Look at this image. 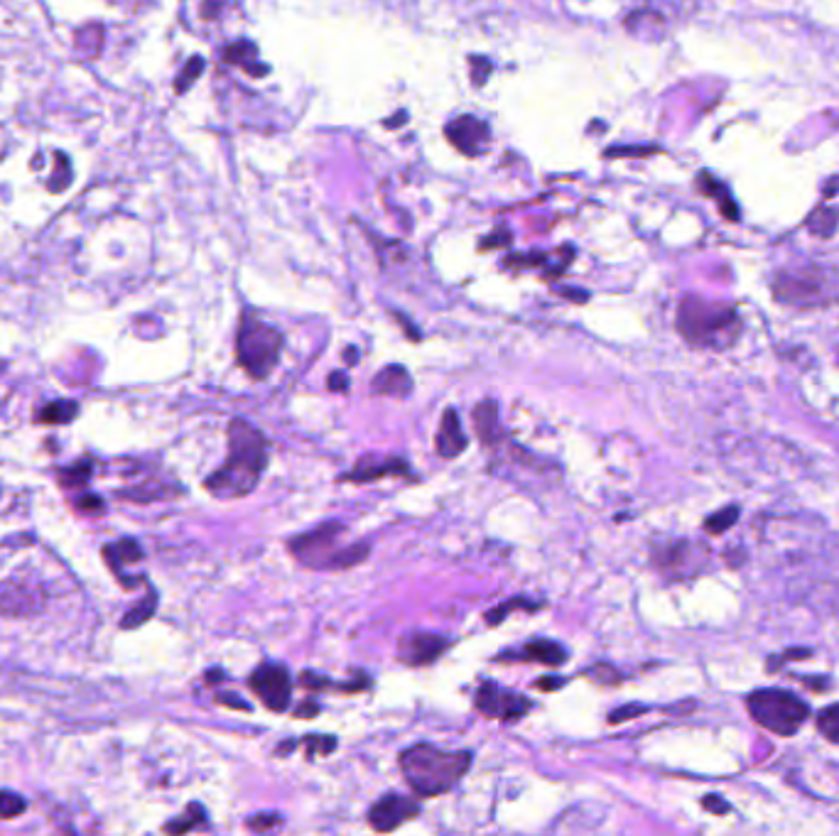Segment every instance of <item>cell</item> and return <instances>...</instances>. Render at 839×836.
<instances>
[{
  "mask_svg": "<svg viewBox=\"0 0 839 836\" xmlns=\"http://www.w3.org/2000/svg\"><path fill=\"white\" fill-rule=\"evenodd\" d=\"M805 226H808V231L815 233V236L832 238L839 226V211L830 209V206H820V209H815L813 214L808 216Z\"/></svg>",
  "mask_w": 839,
  "mask_h": 836,
  "instance_id": "24",
  "label": "cell"
},
{
  "mask_svg": "<svg viewBox=\"0 0 839 836\" xmlns=\"http://www.w3.org/2000/svg\"><path fill=\"white\" fill-rule=\"evenodd\" d=\"M511 608H528V611H533V608H538V606L528 604V601H525V599H511V601H508V604L496 606L494 611L486 613V623H489V626H496V623H501L503 618H506V613L511 611Z\"/></svg>",
  "mask_w": 839,
  "mask_h": 836,
  "instance_id": "35",
  "label": "cell"
},
{
  "mask_svg": "<svg viewBox=\"0 0 839 836\" xmlns=\"http://www.w3.org/2000/svg\"><path fill=\"white\" fill-rule=\"evenodd\" d=\"M472 760L469 751H442L430 743H418L405 748L398 763L415 795L437 797L452 790L467 775Z\"/></svg>",
  "mask_w": 839,
  "mask_h": 836,
  "instance_id": "2",
  "label": "cell"
},
{
  "mask_svg": "<svg viewBox=\"0 0 839 836\" xmlns=\"http://www.w3.org/2000/svg\"><path fill=\"white\" fill-rule=\"evenodd\" d=\"M202 824H207V812H204L202 805L192 802V805L184 810V814H180L177 819H172V822H167L165 827H162V832H165L167 836H184L192 832V829L202 827Z\"/></svg>",
  "mask_w": 839,
  "mask_h": 836,
  "instance_id": "23",
  "label": "cell"
},
{
  "mask_svg": "<svg viewBox=\"0 0 839 836\" xmlns=\"http://www.w3.org/2000/svg\"><path fill=\"white\" fill-rule=\"evenodd\" d=\"M810 655H813V650H808V648H790L783 655H773V658L768 660V672H778V665H786V662L808 660Z\"/></svg>",
  "mask_w": 839,
  "mask_h": 836,
  "instance_id": "36",
  "label": "cell"
},
{
  "mask_svg": "<svg viewBox=\"0 0 839 836\" xmlns=\"http://www.w3.org/2000/svg\"><path fill=\"white\" fill-rule=\"evenodd\" d=\"M104 557H106L108 567L113 569V574L121 579L123 567H126V564H135L143 559V547H140L135 540H131V537H126V540H118L116 545H106Z\"/></svg>",
  "mask_w": 839,
  "mask_h": 836,
  "instance_id": "21",
  "label": "cell"
},
{
  "mask_svg": "<svg viewBox=\"0 0 839 836\" xmlns=\"http://www.w3.org/2000/svg\"><path fill=\"white\" fill-rule=\"evenodd\" d=\"M371 390L376 395L386 398H408L413 393V378L403 366H386L376 373L371 380Z\"/></svg>",
  "mask_w": 839,
  "mask_h": 836,
  "instance_id": "18",
  "label": "cell"
},
{
  "mask_svg": "<svg viewBox=\"0 0 839 836\" xmlns=\"http://www.w3.org/2000/svg\"><path fill=\"white\" fill-rule=\"evenodd\" d=\"M27 810L23 795L10 790H0V819H15Z\"/></svg>",
  "mask_w": 839,
  "mask_h": 836,
  "instance_id": "32",
  "label": "cell"
},
{
  "mask_svg": "<svg viewBox=\"0 0 839 836\" xmlns=\"http://www.w3.org/2000/svg\"><path fill=\"white\" fill-rule=\"evenodd\" d=\"M449 648V640L445 635L437 633H408L400 638L398 643V660H403L405 665H430L440 658L442 653Z\"/></svg>",
  "mask_w": 839,
  "mask_h": 836,
  "instance_id": "12",
  "label": "cell"
},
{
  "mask_svg": "<svg viewBox=\"0 0 839 836\" xmlns=\"http://www.w3.org/2000/svg\"><path fill=\"white\" fill-rule=\"evenodd\" d=\"M646 711H648L646 704H626V707L611 711V714H609V724H624V721L636 719V716L646 714Z\"/></svg>",
  "mask_w": 839,
  "mask_h": 836,
  "instance_id": "37",
  "label": "cell"
},
{
  "mask_svg": "<svg viewBox=\"0 0 839 836\" xmlns=\"http://www.w3.org/2000/svg\"><path fill=\"white\" fill-rule=\"evenodd\" d=\"M319 711V704L317 702H307L305 707H300L295 711V716L297 719H312V716H315Z\"/></svg>",
  "mask_w": 839,
  "mask_h": 836,
  "instance_id": "47",
  "label": "cell"
},
{
  "mask_svg": "<svg viewBox=\"0 0 839 836\" xmlns=\"http://www.w3.org/2000/svg\"><path fill=\"white\" fill-rule=\"evenodd\" d=\"M736 520H739V508L729 506V508L719 510V513L709 515V518L705 520V530L709 532V535H722L724 530L732 528Z\"/></svg>",
  "mask_w": 839,
  "mask_h": 836,
  "instance_id": "30",
  "label": "cell"
},
{
  "mask_svg": "<svg viewBox=\"0 0 839 836\" xmlns=\"http://www.w3.org/2000/svg\"><path fill=\"white\" fill-rule=\"evenodd\" d=\"M817 731H820L827 741L839 746V704H832V707L822 709L820 714H817Z\"/></svg>",
  "mask_w": 839,
  "mask_h": 836,
  "instance_id": "29",
  "label": "cell"
},
{
  "mask_svg": "<svg viewBox=\"0 0 839 836\" xmlns=\"http://www.w3.org/2000/svg\"><path fill=\"white\" fill-rule=\"evenodd\" d=\"M302 687L310 689V692H322V689H329L332 687V682L327 680L324 675H315V672H305V675L300 677Z\"/></svg>",
  "mask_w": 839,
  "mask_h": 836,
  "instance_id": "41",
  "label": "cell"
},
{
  "mask_svg": "<svg viewBox=\"0 0 839 836\" xmlns=\"http://www.w3.org/2000/svg\"><path fill=\"white\" fill-rule=\"evenodd\" d=\"M204 72V59L199 57V54H194L192 59H189L187 64H184V69L180 74H177L175 79V91L177 94H184V91L189 89V86L194 84V81L199 79V74Z\"/></svg>",
  "mask_w": 839,
  "mask_h": 836,
  "instance_id": "31",
  "label": "cell"
},
{
  "mask_svg": "<svg viewBox=\"0 0 839 836\" xmlns=\"http://www.w3.org/2000/svg\"><path fill=\"white\" fill-rule=\"evenodd\" d=\"M77 508L81 513H104L106 503L101 501L99 496H91V493H86V496H81L77 501Z\"/></svg>",
  "mask_w": 839,
  "mask_h": 836,
  "instance_id": "42",
  "label": "cell"
},
{
  "mask_svg": "<svg viewBox=\"0 0 839 836\" xmlns=\"http://www.w3.org/2000/svg\"><path fill=\"white\" fill-rule=\"evenodd\" d=\"M678 331L687 344L697 346V349H714L724 351L739 341L741 322L739 312L729 304L707 302L702 297H685L678 309Z\"/></svg>",
  "mask_w": 839,
  "mask_h": 836,
  "instance_id": "3",
  "label": "cell"
},
{
  "mask_svg": "<svg viewBox=\"0 0 839 836\" xmlns=\"http://www.w3.org/2000/svg\"><path fill=\"white\" fill-rule=\"evenodd\" d=\"M491 74V62L486 57H472V79L474 86H484L486 76Z\"/></svg>",
  "mask_w": 839,
  "mask_h": 836,
  "instance_id": "40",
  "label": "cell"
},
{
  "mask_svg": "<svg viewBox=\"0 0 839 836\" xmlns=\"http://www.w3.org/2000/svg\"><path fill=\"white\" fill-rule=\"evenodd\" d=\"M283 331L263 322L256 312H241L236 331V358L253 380L268 378L275 371L283 351Z\"/></svg>",
  "mask_w": 839,
  "mask_h": 836,
  "instance_id": "5",
  "label": "cell"
},
{
  "mask_svg": "<svg viewBox=\"0 0 839 836\" xmlns=\"http://www.w3.org/2000/svg\"><path fill=\"white\" fill-rule=\"evenodd\" d=\"M216 702L224 704V707H231V709H238V711H251V704L243 702V699H238V694H231V692H221L216 694Z\"/></svg>",
  "mask_w": 839,
  "mask_h": 836,
  "instance_id": "44",
  "label": "cell"
},
{
  "mask_svg": "<svg viewBox=\"0 0 839 836\" xmlns=\"http://www.w3.org/2000/svg\"><path fill=\"white\" fill-rule=\"evenodd\" d=\"M346 361L356 363V349H354V346H349V349H346Z\"/></svg>",
  "mask_w": 839,
  "mask_h": 836,
  "instance_id": "49",
  "label": "cell"
},
{
  "mask_svg": "<svg viewBox=\"0 0 839 836\" xmlns=\"http://www.w3.org/2000/svg\"><path fill=\"white\" fill-rule=\"evenodd\" d=\"M518 660L540 662V665L557 667V665H565V662H567V650L562 648L560 643H555V640L538 638V640H530V643L525 645V648L521 650V658H518Z\"/></svg>",
  "mask_w": 839,
  "mask_h": 836,
  "instance_id": "20",
  "label": "cell"
},
{
  "mask_svg": "<svg viewBox=\"0 0 839 836\" xmlns=\"http://www.w3.org/2000/svg\"><path fill=\"white\" fill-rule=\"evenodd\" d=\"M221 59H224L226 64H234V67H246L248 72H251L253 62L258 59V47L253 45L251 40L231 42V45L224 47V52H221Z\"/></svg>",
  "mask_w": 839,
  "mask_h": 836,
  "instance_id": "25",
  "label": "cell"
},
{
  "mask_svg": "<svg viewBox=\"0 0 839 836\" xmlns=\"http://www.w3.org/2000/svg\"><path fill=\"white\" fill-rule=\"evenodd\" d=\"M467 444H469V439L462 430V422H459L457 410H454V407H447L440 422V432H437V439H435L437 454H440L442 459H454V456H459L464 449H467Z\"/></svg>",
  "mask_w": 839,
  "mask_h": 836,
  "instance_id": "16",
  "label": "cell"
},
{
  "mask_svg": "<svg viewBox=\"0 0 839 836\" xmlns=\"http://www.w3.org/2000/svg\"><path fill=\"white\" fill-rule=\"evenodd\" d=\"M79 415V403L74 400H52L35 412V422L40 425H69Z\"/></svg>",
  "mask_w": 839,
  "mask_h": 836,
  "instance_id": "22",
  "label": "cell"
},
{
  "mask_svg": "<svg viewBox=\"0 0 839 836\" xmlns=\"http://www.w3.org/2000/svg\"><path fill=\"white\" fill-rule=\"evenodd\" d=\"M656 564L663 572L675 574V577H685L692 569H697L702 564V559H707V547L692 545V542H670L663 550L653 555Z\"/></svg>",
  "mask_w": 839,
  "mask_h": 836,
  "instance_id": "14",
  "label": "cell"
},
{
  "mask_svg": "<svg viewBox=\"0 0 839 836\" xmlns=\"http://www.w3.org/2000/svg\"><path fill=\"white\" fill-rule=\"evenodd\" d=\"M418 814V802L405 795H398V792H388L381 800L373 802V807L368 810V824H371L378 834H391L400 824L410 822V819H415Z\"/></svg>",
  "mask_w": 839,
  "mask_h": 836,
  "instance_id": "10",
  "label": "cell"
},
{
  "mask_svg": "<svg viewBox=\"0 0 839 836\" xmlns=\"http://www.w3.org/2000/svg\"><path fill=\"white\" fill-rule=\"evenodd\" d=\"M327 388L332 390V393H346V390H349V376H346L344 371H334L327 380Z\"/></svg>",
  "mask_w": 839,
  "mask_h": 836,
  "instance_id": "45",
  "label": "cell"
},
{
  "mask_svg": "<svg viewBox=\"0 0 839 836\" xmlns=\"http://www.w3.org/2000/svg\"><path fill=\"white\" fill-rule=\"evenodd\" d=\"M91 474H94V461L81 459L79 464L57 469V481L62 483L64 488H81V486H86V483H89Z\"/></svg>",
  "mask_w": 839,
  "mask_h": 836,
  "instance_id": "26",
  "label": "cell"
},
{
  "mask_svg": "<svg viewBox=\"0 0 839 836\" xmlns=\"http://www.w3.org/2000/svg\"><path fill=\"white\" fill-rule=\"evenodd\" d=\"M445 135L462 155L479 157L484 155L491 143V128L476 116H459L445 126Z\"/></svg>",
  "mask_w": 839,
  "mask_h": 836,
  "instance_id": "11",
  "label": "cell"
},
{
  "mask_svg": "<svg viewBox=\"0 0 839 836\" xmlns=\"http://www.w3.org/2000/svg\"><path fill=\"white\" fill-rule=\"evenodd\" d=\"M307 756H329L337 751V738L334 736H307L305 738Z\"/></svg>",
  "mask_w": 839,
  "mask_h": 836,
  "instance_id": "33",
  "label": "cell"
},
{
  "mask_svg": "<svg viewBox=\"0 0 839 836\" xmlns=\"http://www.w3.org/2000/svg\"><path fill=\"white\" fill-rule=\"evenodd\" d=\"M207 677H209V682H219L221 677H224V672H219V670H211V672H207Z\"/></svg>",
  "mask_w": 839,
  "mask_h": 836,
  "instance_id": "48",
  "label": "cell"
},
{
  "mask_svg": "<svg viewBox=\"0 0 839 836\" xmlns=\"http://www.w3.org/2000/svg\"><path fill=\"white\" fill-rule=\"evenodd\" d=\"M69 184H72V165H69V157L64 152H57L54 155V172L50 182H47V189L50 192H64Z\"/></svg>",
  "mask_w": 839,
  "mask_h": 836,
  "instance_id": "28",
  "label": "cell"
},
{
  "mask_svg": "<svg viewBox=\"0 0 839 836\" xmlns=\"http://www.w3.org/2000/svg\"><path fill=\"white\" fill-rule=\"evenodd\" d=\"M474 427L484 447H499L503 442V425L496 400H481L474 407Z\"/></svg>",
  "mask_w": 839,
  "mask_h": 836,
  "instance_id": "17",
  "label": "cell"
},
{
  "mask_svg": "<svg viewBox=\"0 0 839 836\" xmlns=\"http://www.w3.org/2000/svg\"><path fill=\"white\" fill-rule=\"evenodd\" d=\"M695 182H697V189H700L707 199H714V202H717L724 219L739 221V206H736V202L732 199V192L727 189V184L719 182L712 172H700Z\"/></svg>",
  "mask_w": 839,
  "mask_h": 836,
  "instance_id": "19",
  "label": "cell"
},
{
  "mask_svg": "<svg viewBox=\"0 0 839 836\" xmlns=\"http://www.w3.org/2000/svg\"><path fill=\"white\" fill-rule=\"evenodd\" d=\"M800 682H803L805 687L810 689V692H827V689L832 687L830 677H825V675H808V677H800Z\"/></svg>",
  "mask_w": 839,
  "mask_h": 836,
  "instance_id": "43",
  "label": "cell"
},
{
  "mask_svg": "<svg viewBox=\"0 0 839 836\" xmlns=\"http://www.w3.org/2000/svg\"><path fill=\"white\" fill-rule=\"evenodd\" d=\"M746 709L761 729L776 736H795L808 721L810 704L788 689H756L746 697Z\"/></svg>",
  "mask_w": 839,
  "mask_h": 836,
  "instance_id": "6",
  "label": "cell"
},
{
  "mask_svg": "<svg viewBox=\"0 0 839 836\" xmlns=\"http://www.w3.org/2000/svg\"><path fill=\"white\" fill-rule=\"evenodd\" d=\"M565 682H567V680H560V677H543V680L535 682V687L543 689V692H552V689L562 687V684H565Z\"/></svg>",
  "mask_w": 839,
  "mask_h": 836,
  "instance_id": "46",
  "label": "cell"
},
{
  "mask_svg": "<svg viewBox=\"0 0 839 836\" xmlns=\"http://www.w3.org/2000/svg\"><path fill=\"white\" fill-rule=\"evenodd\" d=\"M386 476H410V464L405 459H364L359 461L349 474L341 476V481L368 483L376 479H386Z\"/></svg>",
  "mask_w": 839,
  "mask_h": 836,
  "instance_id": "15",
  "label": "cell"
},
{
  "mask_svg": "<svg viewBox=\"0 0 839 836\" xmlns=\"http://www.w3.org/2000/svg\"><path fill=\"white\" fill-rule=\"evenodd\" d=\"M268 466V439L248 420H231L229 456L224 464L204 481V488L221 501H236L258 488Z\"/></svg>",
  "mask_w": 839,
  "mask_h": 836,
  "instance_id": "1",
  "label": "cell"
},
{
  "mask_svg": "<svg viewBox=\"0 0 839 836\" xmlns=\"http://www.w3.org/2000/svg\"><path fill=\"white\" fill-rule=\"evenodd\" d=\"M45 606V594L40 586L25 582L0 584V613L3 616H35Z\"/></svg>",
  "mask_w": 839,
  "mask_h": 836,
  "instance_id": "13",
  "label": "cell"
},
{
  "mask_svg": "<svg viewBox=\"0 0 839 836\" xmlns=\"http://www.w3.org/2000/svg\"><path fill=\"white\" fill-rule=\"evenodd\" d=\"M825 280L820 273H778L773 278V297L788 307H820L827 302Z\"/></svg>",
  "mask_w": 839,
  "mask_h": 836,
  "instance_id": "7",
  "label": "cell"
},
{
  "mask_svg": "<svg viewBox=\"0 0 839 836\" xmlns=\"http://www.w3.org/2000/svg\"><path fill=\"white\" fill-rule=\"evenodd\" d=\"M346 528L337 520L295 535L288 542L290 555L310 569H349L368 557V545H341Z\"/></svg>",
  "mask_w": 839,
  "mask_h": 836,
  "instance_id": "4",
  "label": "cell"
},
{
  "mask_svg": "<svg viewBox=\"0 0 839 836\" xmlns=\"http://www.w3.org/2000/svg\"><path fill=\"white\" fill-rule=\"evenodd\" d=\"M587 675H592V680H597L599 684H619L621 682V672L611 665L592 667V670H587Z\"/></svg>",
  "mask_w": 839,
  "mask_h": 836,
  "instance_id": "38",
  "label": "cell"
},
{
  "mask_svg": "<svg viewBox=\"0 0 839 836\" xmlns=\"http://www.w3.org/2000/svg\"><path fill=\"white\" fill-rule=\"evenodd\" d=\"M280 824H283V817H280L278 812H261L248 819V829H253L256 834L270 832V829L280 827Z\"/></svg>",
  "mask_w": 839,
  "mask_h": 836,
  "instance_id": "34",
  "label": "cell"
},
{
  "mask_svg": "<svg viewBox=\"0 0 839 836\" xmlns=\"http://www.w3.org/2000/svg\"><path fill=\"white\" fill-rule=\"evenodd\" d=\"M702 807H705L709 814H717V817H724V814L732 812V805H729L722 795H714V792L702 797Z\"/></svg>",
  "mask_w": 839,
  "mask_h": 836,
  "instance_id": "39",
  "label": "cell"
},
{
  "mask_svg": "<svg viewBox=\"0 0 839 836\" xmlns=\"http://www.w3.org/2000/svg\"><path fill=\"white\" fill-rule=\"evenodd\" d=\"M155 608H158V594H155V591H148V596H145V599L140 601L133 611L126 613V618L121 621V628L131 631V628L143 626V623H148L150 618H153Z\"/></svg>",
  "mask_w": 839,
  "mask_h": 836,
  "instance_id": "27",
  "label": "cell"
},
{
  "mask_svg": "<svg viewBox=\"0 0 839 836\" xmlns=\"http://www.w3.org/2000/svg\"><path fill=\"white\" fill-rule=\"evenodd\" d=\"M474 707L481 711V714L491 716V719L501 721H518L528 714L533 702L523 694L508 692V689L499 687L494 682H484L474 694Z\"/></svg>",
  "mask_w": 839,
  "mask_h": 836,
  "instance_id": "8",
  "label": "cell"
},
{
  "mask_svg": "<svg viewBox=\"0 0 839 836\" xmlns=\"http://www.w3.org/2000/svg\"><path fill=\"white\" fill-rule=\"evenodd\" d=\"M248 687L270 711H285L290 707L292 680L288 667L283 665H261L248 677Z\"/></svg>",
  "mask_w": 839,
  "mask_h": 836,
  "instance_id": "9",
  "label": "cell"
}]
</instances>
